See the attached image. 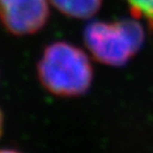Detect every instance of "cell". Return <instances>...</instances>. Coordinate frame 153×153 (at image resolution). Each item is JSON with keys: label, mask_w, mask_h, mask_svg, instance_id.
<instances>
[{"label": "cell", "mask_w": 153, "mask_h": 153, "mask_svg": "<svg viewBox=\"0 0 153 153\" xmlns=\"http://www.w3.org/2000/svg\"><path fill=\"white\" fill-rule=\"evenodd\" d=\"M38 77L51 94L71 98L88 92L93 69L82 49L65 41H56L44 48L38 62Z\"/></svg>", "instance_id": "cell-1"}, {"label": "cell", "mask_w": 153, "mask_h": 153, "mask_svg": "<svg viewBox=\"0 0 153 153\" xmlns=\"http://www.w3.org/2000/svg\"><path fill=\"white\" fill-rule=\"evenodd\" d=\"M84 42L92 56L104 65L119 67L141 50L145 33L135 19L95 21L84 28Z\"/></svg>", "instance_id": "cell-2"}, {"label": "cell", "mask_w": 153, "mask_h": 153, "mask_svg": "<svg viewBox=\"0 0 153 153\" xmlns=\"http://www.w3.org/2000/svg\"><path fill=\"white\" fill-rule=\"evenodd\" d=\"M49 0H0V21L14 35L39 32L48 22Z\"/></svg>", "instance_id": "cell-3"}, {"label": "cell", "mask_w": 153, "mask_h": 153, "mask_svg": "<svg viewBox=\"0 0 153 153\" xmlns=\"http://www.w3.org/2000/svg\"><path fill=\"white\" fill-rule=\"evenodd\" d=\"M64 15L74 18H90L101 7L102 0H49Z\"/></svg>", "instance_id": "cell-4"}, {"label": "cell", "mask_w": 153, "mask_h": 153, "mask_svg": "<svg viewBox=\"0 0 153 153\" xmlns=\"http://www.w3.org/2000/svg\"><path fill=\"white\" fill-rule=\"evenodd\" d=\"M133 16L142 18L153 30V0H125Z\"/></svg>", "instance_id": "cell-5"}, {"label": "cell", "mask_w": 153, "mask_h": 153, "mask_svg": "<svg viewBox=\"0 0 153 153\" xmlns=\"http://www.w3.org/2000/svg\"><path fill=\"white\" fill-rule=\"evenodd\" d=\"M4 125H5V118H4V112L0 108V138L2 136V133H4Z\"/></svg>", "instance_id": "cell-6"}, {"label": "cell", "mask_w": 153, "mask_h": 153, "mask_svg": "<svg viewBox=\"0 0 153 153\" xmlns=\"http://www.w3.org/2000/svg\"><path fill=\"white\" fill-rule=\"evenodd\" d=\"M0 153H22L18 150H15V149H0Z\"/></svg>", "instance_id": "cell-7"}]
</instances>
